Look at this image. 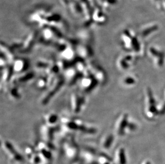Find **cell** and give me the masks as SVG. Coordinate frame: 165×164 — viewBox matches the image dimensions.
Listing matches in <instances>:
<instances>
[{
	"mask_svg": "<svg viewBox=\"0 0 165 164\" xmlns=\"http://www.w3.org/2000/svg\"><path fill=\"white\" fill-rule=\"evenodd\" d=\"M119 162L120 164H126L127 159L126 157V153L124 150L121 149L120 150L119 153Z\"/></svg>",
	"mask_w": 165,
	"mask_h": 164,
	"instance_id": "13",
	"label": "cell"
},
{
	"mask_svg": "<svg viewBox=\"0 0 165 164\" xmlns=\"http://www.w3.org/2000/svg\"><path fill=\"white\" fill-rule=\"evenodd\" d=\"M128 128L130 129L131 131H135V129H136V126L135 124L132 123H128Z\"/></svg>",
	"mask_w": 165,
	"mask_h": 164,
	"instance_id": "21",
	"label": "cell"
},
{
	"mask_svg": "<svg viewBox=\"0 0 165 164\" xmlns=\"http://www.w3.org/2000/svg\"><path fill=\"white\" fill-rule=\"evenodd\" d=\"M85 95L75 91L72 93L70 97V105L72 111L75 114L80 113L85 106Z\"/></svg>",
	"mask_w": 165,
	"mask_h": 164,
	"instance_id": "2",
	"label": "cell"
},
{
	"mask_svg": "<svg viewBox=\"0 0 165 164\" xmlns=\"http://www.w3.org/2000/svg\"><path fill=\"white\" fill-rule=\"evenodd\" d=\"M148 97H149V103H150V106H156V102L155 101V99H154V97L153 96L151 90L149 88L148 90Z\"/></svg>",
	"mask_w": 165,
	"mask_h": 164,
	"instance_id": "15",
	"label": "cell"
},
{
	"mask_svg": "<svg viewBox=\"0 0 165 164\" xmlns=\"http://www.w3.org/2000/svg\"><path fill=\"white\" fill-rule=\"evenodd\" d=\"M77 53L82 59H87L90 57L92 55V52L88 47L83 46L77 49Z\"/></svg>",
	"mask_w": 165,
	"mask_h": 164,
	"instance_id": "8",
	"label": "cell"
},
{
	"mask_svg": "<svg viewBox=\"0 0 165 164\" xmlns=\"http://www.w3.org/2000/svg\"><path fill=\"white\" fill-rule=\"evenodd\" d=\"M158 29V27L157 26H153L151 28H148L147 29L144 30L143 32V36H146L149 35V34L151 33L152 32H154L155 30H157Z\"/></svg>",
	"mask_w": 165,
	"mask_h": 164,
	"instance_id": "16",
	"label": "cell"
},
{
	"mask_svg": "<svg viewBox=\"0 0 165 164\" xmlns=\"http://www.w3.org/2000/svg\"><path fill=\"white\" fill-rule=\"evenodd\" d=\"M132 44L133 49L135 50V51L138 52L140 50V45L138 41V39L136 37H132Z\"/></svg>",
	"mask_w": 165,
	"mask_h": 164,
	"instance_id": "14",
	"label": "cell"
},
{
	"mask_svg": "<svg viewBox=\"0 0 165 164\" xmlns=\"http://www.w3.org/2000/svg\"><path fill=\"white\" fill-rule=\"evenodd\" d=\"M143 164H151V163L149 161H146Z\"/></svg>",
	"mask_w": 165,
	"mask_h": 164,
	"instance_id": "24",
	"label": "cell"
},
{
	"mask_svg": "<svg viewBox=\"0 0 165 164\" xmlns=\"http://www.w3.org/2000/svg\"><path fill=\"white\" fill-rule=\"evenodd\" d=\"M11 66L14 70V73L21 74L24 73L27 70L28 67V60L25 58H15L11 64Z\"/></svg>",
	"mask_w": 165,
	"mask_h": 164,
	"instance_id": "4",
	"label": "cell"
},
{
	"mask_svg": "<svg viewBox=\"0 0 165 164\" xmlns=\"http://www.w3.org/2000/svg\"><path fill=\"white\" fill-rule=\"evenodd\" d=\"M65 79L64 77H62L60 78H58L57 80H56L52 83V84L49 86V90L48 93H46V95L43 99L42 100V104H47L48 101H49L50 99L52 98L56 93L58 92L59 90H61V88L65 83Z\"/></svg>",
	"mask_w": 165,
	"mask_h": 164,
	"instance_id": "3",
	"label": "cell"
},
{
	"mask_svg": "<svg viewBox=\"0 0 165 164\" xmlns=\"http://www.w3.org/2000/svg\"><path fill=\"white\" fill-rule=\"evenodd\" d=\"M150 50L152 55L158 58V65L160 67H162L164 63L165 53L161 51H158L157 50L154 49L153 47H151Z\"/></svg>",
	"mask_w": 165,
	"mask_h": 164,
	"instance_id": "7",
	"label": "cell"
},
{
	"mask_svg": "<svg viewBox=\"0 0 165 164\" xmlns=\"http://www.w3.org/2000/svg\"><path fill=\"white\" fill-rule=\"evenodd\" d=\"M128 123H129L128 122V115L124 114L119 127L118 134L119 135H124L125 129L127 127H128Z\"/></svg>",
	"mask_w": 165,
	"mask_h": 164,
	"instance_id": "11",
	"label": "cell"
},
{
	"mask_svg": "<svg viewBox=\"0 0 165 164\" xmlns=\"http://www.w3.org/2000/svg\"><path fill=\"white\" fill-rule=\"evenodd\" d=\"M49 85V80L48 77H40L36 81V86L40 89H44Z\"/></svg>",
	"mask_w": 165,
	"mask_h": 164,
	"instance_id": "9",
	"label": "cell"
},
{
	"mask_svg": "<svg viewBox=\"0 0 165 164\" xmlns=\"http://www.w3.org/2000/svg\"><path fill=\"white\" fill-rule=\"evenodd\" d=\"M113 137L112 135H109V137H107V139L105 140V145L106 147H110V145L112 144V143L113 142Z\"/></svg>",
	"mask_w": 165,
	"mask_h": 164,
	"instance_id": "17",
	"label": "cell"
},
{
	"mask_svg": "<svg viewBox=\"0 0 165 164\" xmlns=\"http://www.w3.org/2000/svg\"><path fill=\"white\" fill-rule=\"evenodd\" d=\"M124 82L125 84L128 85H132L135 83V79L132 77H127L126 79L124 80Z\"/></svg>",
	"mask_w": 165,
	"mask_h": 164,
	"instance_id": "18",
	"label": "cell"
},
{
	"mask_svg": "<svg viewBox=\"0 0 165 164\" xmlns=\"http://www.w3.org/2000/svg\"><path fill=\"white\" fill-rule=\"evenodd\" d=\"M159 114L161 115H164L165 114V104H164L163 107L161 110L159 111Z\"/></svg>",
	"mask_w": 165,
	"mask_h": 164,
	"instance_id": "22",
	"label": "cell"
},
{
	"mask_svg": "<svg viewBox=\"0 0 165 164\" xmlns=\"http://www.w3.org/2000/svg\"><path fill=\"white\" fill-rule=\"evenodd\" d=\"M81 91L83 93H90L93 91L99 83L90 74L82 75L79 81Z\"/></svg>",
	"mask_w": 165,
	"mask_h": 164,
	"instance_id": "1",
	"label": "cell"
},
{
	"mask_svg": "<svg viewBox=\"0 0 165 164\" xmlns=\"http://www.w3.org/2000/svg\"><path fill=\"white\" fill-rule=\"evenodd\" d=\"M120 65H121V67L124 69L128 68L129 67V65L127 63V61L125 60L124 58L121 60Z\"/></svg>",
	"mask_w": 165,
	"mask_h": 164,
	"instance_id": "20",
	"label": "cell"
},
{
	"mask_svg": "<svg viewBox=\"0 0 165 164\" xmlns=\"http://www.w3.org/2000/svg\"><path fill=\"white\" fill-rule=\"evenodd\" d=\"M46 123L48 125H55L58 122L59 117L58 115L54 112H50L45 115L44 117Z\"/></svg>",
	"mask_w": 165,
	"mask_h": 164,
	"instance_id": "6",
	"label": "cell"
},
{
	"mask_svg": "<svg viewBox=\"0 0 165 164\" xmlns=\"http://www.w3.org/2000/svg\"><path fill=\"white\" fill-rule=\"evenodd\" d=\"M8 94L13 99H17L20 98V96L19 92V89L16 85L12 86L10 88V89L8 91Z\"/></svg>",
	"mask_w": 165,
	"mask_h": 164,
	"instance_id": "12",
	"label": "cell"
},
{
	"mask_svg": "<svg viewBox=\"0 0 165 164\" xmlns=\"http://www.w3.org/2000/svg\"><path fill=\"white\" fill-rule=\"evenodd\" d=\"M149 111L150 112H151L154 115H158L159 113L158 110H157L156 106H150V107L149 108Z\"/></svg>",
	"mask_w": 165,
	"mask_h": 164,
	"instance_id": "19",
	"label": "cell"
},
{
	"mask_svg": "<svg viewBox=\"0 0 165 164\" xmlns=\"http://www.w3.org/2000/svg\"><path fill=\"white\" fill-rule=\"evenodd\" d=\"M34 77V74L32 73H22L21 74V75L18 78H17L16 83L19 84L20 83H24L28 82L29 80H31Z\"/></svg>",
	"mask_w": 165,
	"mask_h": 164,
	"instance_id": "10",
	"label": "cell"
},
{
	"mask_svg": "<svg viewBox=\"0 0 165 164\" xmlns=\"http://www.w3.org/2000/svg\"><path fill=\"white\" fill-rule=\"evenodd\" d=\"M14 73V70L11 65H8L6 67L1 68V86L3 85H6L10 81Z\"/></svg>",
	"mask_w": 165,
	"mask_h": 164,
	"instance_id": "5",
	"label": "cell"
},
{
	"mask_svg": "<svg viewBox=\"0 0 165 164\" xmlns=\"http://www.w3.org/2000/svg\"><path fill=\"white\" fill-rule=\"evenodd\" d=\"M124 59L125 60H127V61H130V60L132 59V57H131L130 55H127L126 57H125L124 58Z\"/></svg>",
	"mask_w": 165,
	"mask_h": 164,
	"instance_id": "23",
	"label": "cell"
}]
</instances>
